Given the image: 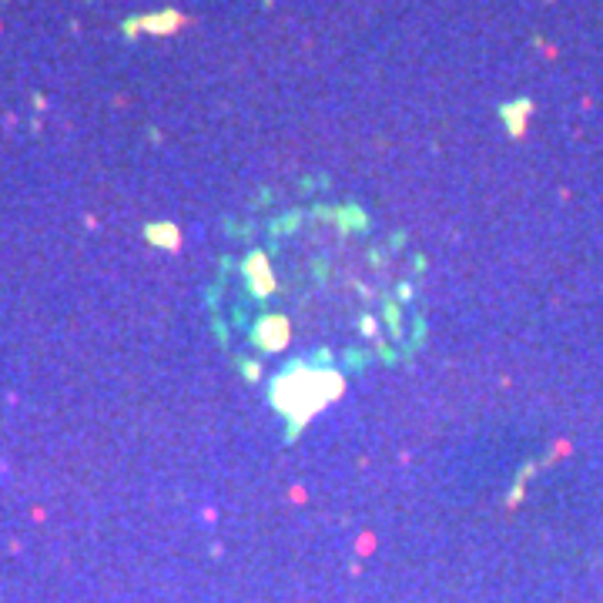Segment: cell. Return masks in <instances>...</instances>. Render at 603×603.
<instances>
[{
  "label": "cell",
  "instance_id": "6da1fadb",
  "mask_svg": "<svg viewBox=\"0 0 603 603\" xmlns=\"http://www.w3.org/2000/svg\"><path fill=\"white\" fill-rule=\"evenodd\" d=\"M339 396H346V379L335 369H312L308 362H292L272 382V402L288 416V429H302Z\"/></svg>",
  "mask_w": 603,
  "mask_h": 603
},
{
  "label": "cell",
  "instance_id": "7a4b0ae2",
  "mask_svg": "<svg viewBox=\"0 0 603 603\" xmlns=\"http://www.w3.org/2000/svg\"><path fill=\"white\" fill-rule=\"evenodd\" d=\"M251 339H255V346H258V349L282 352L288 342H292V326H288V319H285V315H265V319L255 326Z\"/></svg>",
  "mask_w": 603,
  "mask_h": 603
},
{
  "label": "cell",
  "instance_id": "3957f363",
  "mask_svg": "<svg viewBox=\"0 0 603 603\" xmlns=\"http://www.w3.org/2000/svg\"><path fill=\"white\" fill-rule=\"evenodd\" d=\"M242 268H245V278H248V288L258 299H265V295L275 292V275H272V268H268L265 251H251Z\"/></svg>",
  "mask_w": 603,
  "mask_h": 603
},
{
  "label": "cell",
  "instance_id": "277c9868",
  "mask_svg": "<svg viewBox=\"0 0 603 603\" xmlns=\"http://www.w3.org/2000/svg\"><path fill=\"white\" fill-rule=\"evenodd\" d=\"M145 235H148L151 245H158V248L175 251L178 245H181V231H178V225H171V222H158V225H148V228H145Z\"/></svg>",
  "mask_w": 603,
  "mask_h": 603
},
{
  "label": "cell",
  "instance_id": "5b68a950",
  "mask_svg": "<svg viewBox=\"0 0 603 603\" xmlns=\"http://www.w3.org/2000/svg\"><path fill=\"white\" fill-rule=\"evenodd\" d=\"M245 376H248V382L258 379V366H255V362H245Z\"/></svg>",
  "mask_w": 603,
  "mask_h": 603
},
{
  "label": "cell",
  "instance_id": "8992f818",
  "mask_svg": "<svg viewBox=\"0 0 603 603\" xmlns=\"http://www.w3.org/2000/svg\"><path fill=\"white\" fill-rule=\"evenodd\" d=\"M362 332H366V335H372V332H376V322H372V319H366V322H362Z\"/></svg>",
  "mask_w": 603,
  "mask_h": 603
}]
</instances>
